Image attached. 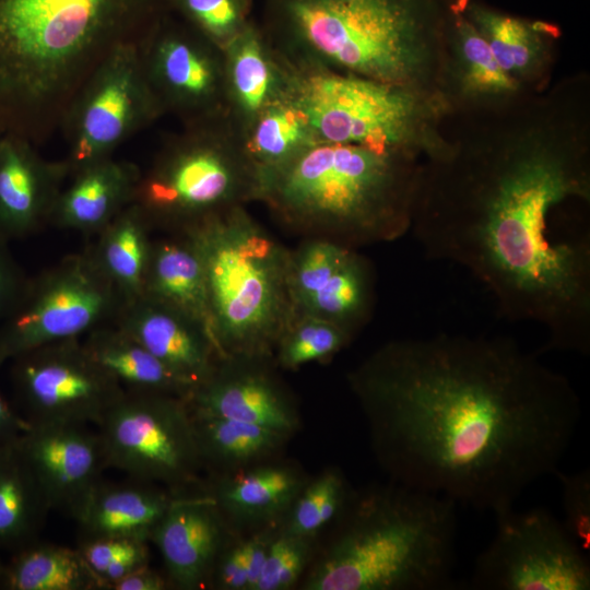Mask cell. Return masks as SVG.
<instances>
[{"label":"cell","mask_w":590,"mask_h":590,"mask_svg":"<svg viewBox=\"0 0 590 590\" xmlns=\"http://www.w3.org/2000/svg\"><path fill=\"white\" fill-rule=\"evenodd\" d=\"M590 79L576 73L496 110L451 114L422 160L410 232L469 271L546 350L590 352Z\"/></svg>","instance_id":"cell-1"},{"label":"cell","mask_w":590,"mask_h":590,"mask_svg":"<svg viewBox=\"0 0 590 590\" xmlns=\"http://www.w3.org/2000/svg\"><path fill=\"white\" fill-rule=\"evenodd\" d=\"M347 380L393 482L494 515L558 471L581 415L569 379L508 337L393 340Z\"/></svg>","instance_id":"cell-2"},{"label":"cell","mask_w":590,"mask_h":590,"mask_svg":"<svg viewBox=\"0 0 590 590\" xmlns=\"http://www.w3.org/2000/svg\"><path fill=\"white\" fill-rule=\"evenodd\" d=\"M169 12L170 0H0V133L45 142L104 59Z\"/></svg>","instance_id":"cell-3"},{"label":"cell","mask_w":590,"mask_h":590,"mask_svg":"<svg viewBox=\"0 0 590 590\" xmlns=\"http://www.w3.org/2000/svg\"><path fill=\"white\" fill-rule=\"evenodd\" d=\"M459 4L460 0H260L258 22L292 66L439 92L447 31Z\"/></svg>","instance_id":"cell-4"},{"label":"cell","mask_w":590,"mask_h":590,"mask_svg":"<svg viewBox=\"0 0 590 590\" xmlns=\"http://www.w3.org/2000/svg\"><path fill=\"white\" fill-rule=\"evenodd\" d=\"M422 160L367 146L318 142L258 169L256 201L288 228L351 248L410 232Z\"/></svg>","instance_id":"cell-5"},{"label":"cell","mask_w":590,"mask_h":590,"mask_svg":"<svg viewBox=\"0 0 590 590\" xmlns=\"http://www.w3.org/2000/svg\"><path fill=\"white\" fill-rule=\"evenodd\" d=\"M456 506L393 481L355 492L304 589H453Z\"/></svg>","instance_id":"cell-6"},{"label":"cell","mask_w":590,"mask_h":590,"mask_svg":"<svg viewBox=\"0 0 590 590\" xmlns=\"http://www.w3.org/2000/svg\"><path fill=\"white\" fill-rule=\"evenodd\" d=\"M181 231L191 236L203 262L211 333L221 357H272L295 315L291 251L245 205Z\"/></svg>","instance_id":"cell-7"},{"label":"cell","mask_w":590,"mask_h":590,"mask_svg":"<svg viewBox=\"0 0 590 590\" xmlns=\"http://www.w3.org/2000/svg\"><path fill=\"white\" fill-rule=\"evenodd\" d=\"M285 64L287 96L321 142L398 151L420 158L441 148L451 110L439 92Z\"/></svg>","instance_id":"cell-8"},{"label":"cell","mask_w":590,"mask_h":590,"mask_svg":"<svg viewBox=\"0 0 590 590\" xmlns=\"http://www.w3.org/2000/svg\"><path fill=\"white\" fill-rule=\"evenodd\" d=\"M258 167L227 116L182 125L141 172L132 202L150 224L178 231L256 201Z\"/></svg>","instance_id":"cell-9"},{"label":"cell","mask_w":590,"mask_h":590,"mask_svg":"<svg viewBox=\"0 0 590 590\" xmlns=\"http://www.w3.org/2000/svg\"><path fill=\"white\" fill-rule=\"evenodd\" d=\"M96 427L107 468L175 494L198 483L204 467L186 399L125 390Z\"/></svg>","instance_id":"cell-10"},{"label":"cell","mask_w":590,"mask_h":590,"mask_svg":"<svg viewBox=\"0 0 590 590\" xmlns=\"http://www.w3.org/2000/svg\"><path fill=\"white\" fill-rule=\"evenodd\" d=\"M122 299L90 251L71 255L30 280L0 324V367L33 349L81 338L116 318Z\"/></svg>","instance_id":"cell-11"},{"label":"cell","mask_w":590,"mask_h":590,"mask_svg":"<svg viewBox=\"0 0 590 590\" xmlns=\"http://www.w3.org/2000/svg\"><path fill=\"white\" fill-rule=\"evenodd\" d=\"M164 115L146 80L138 43L116 47L76 93L61 120L70 174L113 156L119 145Z\"/></svg>","instance_id":"cell-12"},{"label":"cell","mask_w":590,"mask_h":590,"mask_svg":"<svg viewBox=\"0 0 590 590\" xmlns=\"http://www.w3.org/2000/svg\"><path fill=\"white\" fill-rule=\"evenodd\" d=\"M496 531L475 559L476 590H589L588 553L562 520L538 507L495 514Z\"/></svg>","instance_id":"cell-13"},{"label":"cell","mask_w":590,"mask_h":590,"mask_svg":"<svg viewBox=\"0 0 590 590\" xmlns=\"http://www.w3.org/2000/svg\"><path fill=\"white\" fill-rule=\"evenodd\" d=\"M11 361L15 409L27 424L97 426L125 391L80 338L39 346Z\"/></svg>","instance_id":"cell-14"},{"label":"cell","mask_w":590,"mask_h":590,"mask_svg":"<svg viewBox=\"0 0 590 590\" xmlns=\"http://www.w3.org/2000/svg\"><path fill=\"white\" fill-rule=\"evenodd\" d=\"M164 114L190 125L227 116L224 49L169 12L138 43Z\"/></svg>","instance_id":"cell-15"},{"label":"cell","mask_w":590,"mask_h":590,"mask_svg":"<svg viewBox=\"0 0 590 590\" xmlns=\"http://www.w3.org/2000/svg\"><path fill=\"white\" fill-rule=\"evenodd\" d=\"M16 445L50 510L69 516L107 469L101 436L85 424H27Z\"/></svg>","instance_id":"cell-16"},{"label":"cell","mask_w":590,"mask_h":590,"mask_svg":"<svg viewBox=\"0 0 590 590\" xmlns=\"http://www.w3.org/2000/svg\"><path fill=\"white\" fill-rule=\"evenodd\" d=\"M271 357L222 356L187 400L192 414L244 421L292 435L299 418Z\"/></svg>","instance_id":"cell-17"},{"label":"cell","mask_w":590,"mask_h":590,"mask_svg":"<svg viewBox=\"0 0 590 590\" xmlns=\"http://www.w3.org/2000/svg\"><path fill=\"white\" fill-rule=\"evenodd\" d=\"M227 535V521L214 499L186 492L175 495L150 541L162 555L169 586L196 590L209 586Z\"/></svg>","instance_id":"cell-18"},{"label":"cell","mask_w":590,"mask_h":590,"mask_svg":"<svg viewBox=\"0 0 590 590\" xmlns=\"http://www.w3.org/2000/svg\"><path fill=\"white\" fill-rule=\"evenodd\" d=\"M459 4L447 31L439 92L451 114L503 108L531 94L499 66L487 43Z\"/></svg>","instance_id":"cell-19"},{"label":"cell","mask_w":590,"mask_h":590,"mask_svg":"<svg viewBox=\"0 0 590 590\" xmlns=\"http://www.w3.org/2000/svg\"><path fill=\"white\" fill-rule=\"evenodd\" d=\"M37 146L13 133L0 134V238H23L49 223L64 178V161L44 158Z\"/></svg>","instance_id":"cell-20"},{"label":"cell","mask_w":590,"mask_h":590,"mask_svg":"<svg viewBox=\"0 0 590 590\" xmlns=\"http://www.w3.org/2000/svg\"><path fill=\"white\" fill-rule=\"evenodd\" d=\"M114 324L194 387L221 357L204 324L144 295L123 303Z\"/></svg>","instance_id":"cell-21"},{"label":"cell","mask_w":590,"mask_h":590,"mask_svg":"<svg viewBox=\"0 0 590 590\" xmlns=\"http://www.w3.org/2000/svg\"><path fill=\"white\" fill-rule=\"evenodd\" d=\"M462 12L511 79L533 93L551 84L562 37L557 24L503 12L480 0H465Z\"/></svg>","instance_id":"cell-22"},{"label":"cell","mask_w":590,"mask_h":590,"mask_svg":"<svg viewBox=\"0 0 590 590\" xmlns=\"http://www.w3.org/2000/svg\"><path fill=\"white\" fill-rule=\"evenodd\" d=\"M226 113L244 135L256 117L287 95V70L283 58L255 17L224 48Z\"/></svg>","instance_id":"cell-23"},{"label":"cell","mask_w":590,"mask_h":590,"mask_svg":"<svg viewBox=\"0 0 590 590\" xmlns=\"http://www.w3.org/2000/svg\"><path fill=\"white\" fill-rule=\"evenodd\" d=\"M175 495L152 483L99 480L70 516L80 539L120 536L150 542Z\"/></svg>","instance_id":"cell-24"},{"label":"cell","mask_w":590,"mask_h":590,"mask_svg":"<svg viewBox=\"0 0 590 590\" xmlns=\"http://www.w3.org/2000/svg\"><path fill=\"white\" fill-rule=\"evenodd\" d=\"M140 175L134 163L113 156L82 167L62 188L49 223L63 229L99 233L132 202Z\"/></svg>","instance_id":"cell-25"},{"label":"cell","mask_w":590,"mask_h":590,"mask_svg":"<svg viewBox=\"0 0 590 590\" xmlns=\"http://www.w3.org/2000/svg\"><path fill=\"white\" fill-rule=\"evenodd\" d=\"M306 483L295 467L264 461L220 475L209 495L225 520L263 523L285 517Z\"/></svg>","instance_id":"cell-26"},{"label":"cell","mask_w":590,"mask_h":590,"mask_svg":"<svg viewBox=\"0 0 590 590\" xmlns=\"http://www.w3.org/2000/svg\"><path fill=\"white\" fill-rule=\"evenodd\" d=\"M179 232L152 241L143 295L192 317L211 333L203 262L191 236Z\"/></svg>","instance_id":"cell-27"},{"label":"cell","mask_w":590,"mask_h":590,"mask_svg":"<svg viewBox=\"0 0 590 590\" xmlns=\"http://www.w3.org/2000/svg\"><path fill=\"white\" fill-rule=\"evenodd\" d=\"M84 347L123 390L158 392L188 400L194 385L186 380L116 324L85 335Z\"/></svg>","instance_id":"cell-28"},{"label":"cell","mask_w":590,"mask_h":590,"mask_svg":"<svg viewBox=\"0 0 590 590\" xmlns=\"http://www.w3.org/2000/svg\"><path fill=\"white\" fill-rule=\"evenodd\" d=\"M150 226L139 206L130 203L98 233L90 251L122 304L143 295L152 249Z\"/></svg>","instance_id":"cell-29"},{"label":"cell","mask_w":590,"mask_h":590,"mask_svg":"<svg viewBox=\"0 0 590 590\" xmlns=\"http://www.w3.org/2000/svg\"><path fill=\"white\" fill-rule=\"evenodd\" d=\"M49 511L16 440L0 446V550L13 553L38 540Z\"/></svg>","instance_id":"cell-30"},{"label":"cell","mask_w":590,"mask_h":590,"mask_svg":"<svg viewBox=\"0 0 590 590\" xmlns=\"http://www.w3.org/2000/svg\"><path fill=\"white\" fill-rule=\"evenodd\" d=\"M191 415L203 467L220 475L264 462L291 436L244 421Z\"/></svg>","instance_id":"cell-31"},{"label":"cell","mask_w":590,"mask_h":590,"mask_svg":"<svg viewBox=\"0 0 590 590\" xmlns=\"http://www.w3.org/2000/svg\"><path fill=\"white\" fill-rule=\"evenodd\" d=\"M1 590H102L76 548L39 539L4 563Z\"/></svg>","instance_id":"cell-32"},{"label":"cell","mask_w":590,"mask_h":590,"mask_svg":"<svg viewBox=\"0 0 590 590\" xmlns=\"http://www.w3.org/2000/svg\"><path fill=\"white\" fill-rule=\"evenodd\" d=\"M374 306V275L368 261L354 249L343 264L296 314L328 320L352 338L368 321Z\"/></svg>","instance_id":"cell-33"},{"label":"cell","mask_w":590,"mask_h":590,"mask_svg":"<svg viewBox=\"0 0 590 590\" xmlns=\"http://www.w3.org/2000/svg\"><path fill=\"white\" fill-rule=\"evenodd\" d=\"M243 138L258 169L281 165L321 142L305 114L287 95L264 108Z\"/></svg>","instance_id":"cell-34"},{"label":"cell","mask_w":590,"mask_h":590,"mask_svg":"<svg viewBox=\"0 0 590 590\" xmlns=\"http://www.w3.org/2000/svg\"><path fill=\"white\" fill-rule=\"evenodd\" d=\"M355 492L339 470L323 471L307 482L284 517L283 531L308 538L341 518Z\"/></svg>","instance_id":"cell-35"},{"label":"cell","mask_w":590,"mask_h":590,"mask_svg":"<svg viewBox=\"0 0 590 590\" xmlns=\"http://www.w3.org/2000/svg\"><path fill=\"white\" fill-rule=\"evenodd\" d=\"M353 339L341 327L308 314H295L274 349L276 364L296 369L305 364L328 359Z\"/></svg>","instance_id":"cell-36"},{"label":"cell","mask_w":590,"mask_h":590,"mask_svg":"<svg viewBox=\"0 0 590 590\" xmlns=\"http://www.w3.org/2000/svg\"><path fill=\"white\" fill-rule=\"evenodd\" d=\"M354 249L328 238L308 237L291 251L288 286L295 314L306 306Z\"/></svg>","instance_id":"cell-37"},{"label":"cell","mask_w":590,"mask_h":590,"mask_svg":"<svg viewBox=\"0 0 590 590\" xmlns=\"http://www.w3.org/2000/svg\"><path fill=\"white\" fill-rule=\"evenodd\" d=\"M255 0H170V12L222 47L253 19Z\"/></svg>","instance_id":"cell-38"},{"label":"cell","mask_w":590,"mask_h":590,"mask_svg":"<svg viewBox=\"0 0 590 590\" xmlns=\"http://www.w3.org/2000/svg\"><path fill=\"white\" fill-rule=\"evenodd\" d=\"M102 590L132 570L150 563L148 542L132 538L80 539L76 547Z\"/></svg>","instance_id":"cell-39"},{"label":"cell","mask_w":590,"mask_h":590,"mask_svg":"<svg viewBox=\"0 0 590 590\" xmlns=\"http://www.w3.org/2000/svg\"><path fill=\"white\" fill-rule=\"evenodd\" d=\"M314 539L282 529L276 532L255 590H285L294 586L311 559Z\"/></svg>","instance_id":"cell-40"},{"label":"cell","mask_w":590,"mask_h":590,"mask_svg":"<svg viewBox=\"0 0 590 590\" xmlns=\"http://www.w3.org/2000/svg\"><path fill=\"white\" fill-rule=\"evenodd\" d=\"M562 484L564 527L587 552L590 551V471L554 474Z\"/></svg>","instance_id":"cell-41"},{"label":"cell","mask_w":590,"mask_h":590,"mask_svg":"<svg viewBox=\"0 0 590 590\" xmlns=\"http://www.w3.org/2000/svg\"><path fill=\"white\" fill-rule=\"evenodd\" d=\"M209 586L221 590L247 589V558L245 540L225 544L220 553Z\"/></svg>","instance_id":"cell-42"},{"label":"cell","mask_w":590,"mask_h":590,"mask_svg":"<svg viewBox=\"0 0 590 590\" xmlns=\"http://www.w3.org/2000/svg\"><path fill=\"white\" fill-rule=\"evenodd\" d=\"M28 279L8 247L0 238V321L4 320L20 302Z\"/></svg>","instance_id":"cell-43"},{"label":"cell","mask_w":590,"mask_h":590,"mask_svg":"<svg viewBox=\"0 0 590 590\" xmlns=\"http://www.w3.org/2000/svg\"><path fill=\"white\" fill-rule=\"evenodd\" d=\"M276 532L263 530L245 540L247 558V589L255 590Z\"/></svg>","instance_id":"cell-44"},{"label":"cell","mask_w":590,"mask_h":590,"mask_svg":"<svg viewBox=\"0 0 590 590\" xmlns=\"http://www.w3.org/2000/svg\"><path fill=\"white\" fill-rule=\"evenodd\" d=\"M169 586L167 577L143 565L113 582L109 590H164Z\"/></svg>","instance_id":"cell-45"},{"label":"cell","mask_w":590,"mask_h":590,"mask_svg":"<svg viewBox=\"0 0 590 590\" xmlns=\"http://www.w3.org/2000/svg\"><path fill=\"white\" fill-rule=\"evenodd\" d=\"M26 426L27 423L0 389V446L16 440Z\"/></svg>","instance_id":"cell-46"},{"label":"cell","mask_w":590,"mask_h":590,"mask_svg":"<svg viewBox=\"0 0 590 590\" xmlns=\"http://www.w3.org/2000/svg\"><path fill=\"white\" fill-rule=\"evenodd\" d=\"M3 569H4V563L0 557V583H1L2 575H3Z\"/></svg>","instance_id":"cell-47"},{"label":"cell","mask_w":590,"mask_h":590,"mask_svg":"<svg viewBox=\"0 0 590 590\" xmlns=\"http://www.w3.org/2000/svg\"><path fill=\"white\" fill-rule=\"evenodd\" d=\"M1 134V133H0Z\"/></svg>","instance_id":"cell-48"}]
</instances>
